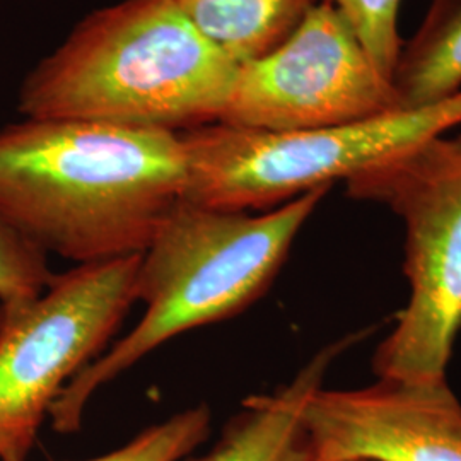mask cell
Instances as JSON below:
<instances>
[{
    "mask_svg": "<svg viewBox=\"0 0 461 461\" xmlns=\"http://www.w3.org/2000/svg\"><path fill=\"white\" fill-rule=\"evenodd\" d=\"M402 110H419L461 93V0H432L392 74Z\"/></svg>",
    "mask_w": 461,
    "mask_h": 461,
    "instance_id": "8fae6325",
    "label": "cell"
},
{
    "mask_svg": "<svg viewBox=\"0 0 461 461\" xmlns=\"http://www.w3.org/2000/svg\"><path fill=\"white\" fill-rule=\"evenodd\" d=\"M211 422L209 407L197 405L142 430L115 451L89 461H180L209 438Z\"/></svg>",
    "mask_w": 461,
    "mask_h": 461,
    "instance_id": "7c38bea8",
    "label": "cell"
},
{
    "mask_svg": "<svg viewBox=\"0 0 461 461\" xmlns=\"http://www.w3.org/2000/svg\"><path fill=\"white\" fill-rule=\"evenodd\" d=\"M461 125V93L337 127L267 132L211 123L182 133L183 200L230 212L270 211L312 190L331 188L403 149Z\"/></svg>",
    "mask_w": 461,
    "mask_h": 461,
    "instance_id": "5b68a950",
    "label": "cell"
},
{
    "mask_svg": "<svg viewBox=\"0 0 461 461\" xmlns=\"http://www.w3.org/2000/svg\"><path fill=\"white\" fill-rule=\"evenodd\" d=\"M402 110L346 16L321 0L279 47L238 66L217 123L293 132L356 123Z\"/></svg>",
    "mask_w": 461,
    "mask_h": 461,
    "instance_id": "52a82bcc",
    "label": "cell"
},
{
    "mask_svg": "<svg viewBox=\"0 0 461 461\" xmlns=\"http://www.w3.org/2000/svg\"><path fill=\"white\" fill-rule=\"evenodd\" d=\"M350 23L376 66L392 79L402 49L398 14L402 0H329Z\"/></svg>",
    "mask_w": 461,
    "mask_h": 461,
    "instance_id": "5bb4252c",
    "label": "cell"
},
{
    "mask_svg": "<svg viewBox=\"0 0 461 461\" xmlns=\"http://www.w3.org/2000/svg\"><path fill=\"white\" fill-rule=\"evenodd\" d=\"M192 26L236 66L293 33L320 0H173Z\"/></svg>",
    "mask_w": 461,
    "mask_h": 461,
    "instance_id": "30bf717a",
    "label": "cell"
},
{
    "mask_svg": "<svg viewBox=\"0 0 461 461\" xmlns=\"http://www.w3.org/2000/svg\"><path fill=\"white\" fill-rule=\"evenodd\" d=\"M140 257L77 265L0 308V461H28L57 396L110 347L137 303Z\"/></svg>",
    "mask_w": 461,
    "mask_h": 461,
    "instance_id": "8992f818",
    "label": "cell"
},
{
    "mask_svg": "<svg viewBox=\"0 0 461 461\" xmlns=\"http://www.w3.org/2000/svg\"><path fill=\"white\" fill-rule=\"evenodd\" d=\"M236 70L173 0H123L34 67L17 108L36 120L192 131L219 122Z\"/></svg>",
    "mask_w": 461,
    "mask_h": 461,
    "instance_id": "7a4b0ae2",
    "label": "cell"
},
{
    "mask_svg": "<svg viewBox=\"0 0 461 461\" xmlns=\"http://www.w3.org/2000/svg\"><path fill=\"white\" fill-rule=\"evenodd\" d=\"M339 461H369V460H339Z\"/></svg>",
    "mask_w": 461,
    "mask_h": 461,
    "instance_id": "9a60e30c",
    "label": "cell"
},
{
    "mask_svg": "<svg viewBox=\"0 0 461 461\" xmlns=\"http://www.w3.org/2000/svg\"><path fill=\"white\" fill-rule=\"evenodd\" d=\"M185 186L180 132L36 118L0 129V217L45 255H142Z\"/></svg>",
    "mask_w": 461,
    "mask_h": 461,
    "instance_id": "6da1fadb",
    "label": "cell"
},
{
    "mask_svg": "<svg viewBox=\"0 0 461 461\" xmlns=\"http://www.w3.org/2000/svg\"><path fill=\"white\" fill-rule=\"evenodd\" d=\"M53 277L47 255L0 217V308L41 296Z\"/></svg>",
    "mask_w": 461,
    "mask_h": 461,
    "instance_id": "4fadbf2b",
    "label": "cell"
},
{
    "mask_svg": "<svg viewBox=\"0 0 461 461\" xmlns=\"http://www.w3.org/2000/svg\"><path fill=\"white\" fill-rule=\"evenodd\" d=\"M363 335H348L325 347L274 393L248 396L214 447L188 461H314L301 413L308 398L323 386L330 366Z\"/></svg>",
    "mask_w": 461,
    "mask_h": 461,
    "instance_id": "9c48e42d",
    "label": "cell"
},
{
    "mask_svg": "<svg viewBox=\"0 0 461 461\" xmlns=\"http://www.w3.org/2000/svg\"><path fill=\"white\" fill-rule=\"evenodd\" d=\"M447 133L346 182L348 197L388 207L405 228L411 296L373 356L378 378L447 379L461 331V135Z\"/></svg>",
    "mask_w": 461,
    "mask_h": 461,
    "instance_id": "277c9868",
    "label": "cell"
},
{
    "mask_svg": "<svg viewBox=\"0 0 461 461\" xmlns=\"http://www.w3.org/2000/svg\"><path fill=\"white\" fill-rule=\"evenodd\" d=\"M301 420L314 461H461V402L447 379L320 386Z\"/></svg>",
    "mask_w": 461,
    "mask_h": 461,
    "instance_id": "ba28073f",
    "label": "cell"
},
{
    "mask_svg": "<svg viewBox=\"0 0 461 461\" xmlns=\"http://www.w3.org/2000/svg\"><path fill=\"white\" fill-rule=\"evenodd\" d=\"M329 190H312L258 215L182 200L140 257L135 299L144 301L146 313L67 383L50 409L53 430L76 432L93 395L158 347L241 313L264 296Z\"/></svg>",
    "mask_w": 461,
    "mask_h": 461,
    "instance_id": "3957f363",
    "label": "cell"
}]
</instances>
